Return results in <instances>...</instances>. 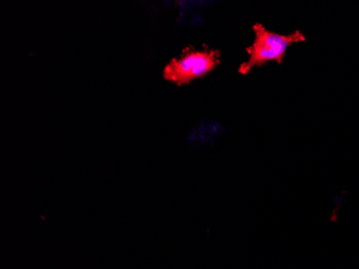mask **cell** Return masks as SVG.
<instances>
[{
  "label": "cell",
  "mask_w": 359,
  "mask_h": 269,
  "mask_svg": "<svg viewBox=\"0 0 359 269\" xmlns=\"http://www.w3.org/2000/svg\"><path fill=\"white\" fill-rule=\"evenodd\" d=\"M253 32V44L247 48L249 58L239 67L241 74H250L255 67L263 66L270 62L282 64L288 48L292 44L306 40V37L298 30L288 35H282L267 29L262 24H255Z\"/></svg>",
  "instance_id": "1"
},
{
  "label": "cell",
  "mask_w": 359,
  "mask_h": 269,
  "mask_svg": "<svg viewBox=\"0 0 359 269\" xmlns=\"http://www.w3.org/2000/svg\"><path fill=\"white\" fill-rule=\"evenodd\" d=\"M219 52L215 50H193L173 58L165 66L163 77L181 86L203 78L219 65Z\"/></svg>",
  "instance_id": "2"
}]
</instances>
